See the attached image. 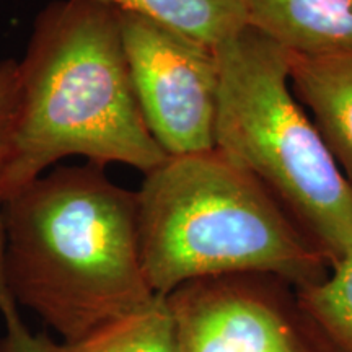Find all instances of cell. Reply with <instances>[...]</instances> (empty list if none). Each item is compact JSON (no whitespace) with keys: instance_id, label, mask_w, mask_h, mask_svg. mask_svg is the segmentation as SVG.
Segmentation results:
<instances>
[{"instance_id":"obj_10","label":"cell","mask_w":352,"mask_h":352,"mask_svg":"<svg viewBox=\"0 0 352 352\" xmlns=\"http://www.w3.org/2000/svg\"><path fill=\"white\" fill-rule=\"evenodd\" d=\"M217 50L246 30L241 0H96Z\"/></svg>"},{"instance_id":"obj_7","label":"cell","mask_w":352,"mask_h":352,"mask_svg":"<svg viewBox=\"0 0 352 352\" xmlns=\"http://www.w3.org/2000/svg\"><path fill=\"white\" fill-rule=\"evenodd\" d=\"M246 28L289 54L352 51V0H241Z\"/></svg>"},{"instance_id":"obj_12","label":"cell","mask_w":352,"mask_h":352,"mask_svg":"<svg viewBox=\"0 0 352 352\" xmlns=\"http://www.w3.org/2000/svg\"><path fill=\"white\" fill-rule=\"evenodd\" d=\"M20 98V64L6 60L0 64V158L10 134Z\"/></svg>"},{"instance_id":"obj_5","label":"cell","mask_w":352,"mask_h":352,"mask_svg":"<svg viewBox=\"0 0 352 352\" xmlns=\"http://www.w3.org/2000/svg\"><path fill=\"white\" fill-rule=\"evenodd\" d=\"M118 15L132 88L153 139L168 157L214 151L217 52L135 13Z\"/></svg>"},{"instance_id":"obj_8","label":"cell","mask_w":352,"mask_h":352,"mask_svg":"<svg viewBox=\"0 0 352 352\" xmlns=\"http://www.w3.org/2000/svg\"><path fill=\"white\" fill-rule=\"evenodd\" d=\"M289 82L338 166L352 184V51L289 54Z\"/></svg>"},{"instance_id":"obj_9","label":"cell","mask_w":352,"mask_h":352,"mask_svg":"<svg viewBox=\"0 0 352 352\" xmlns=\"http://www.w3.org/2000/svg\"><path fill=\"white\" fill-rule=\"evenodd\" d=\"M41 352H182L165 296L77 341L38 336Z\"/></svg>"},{"instance_id":"obj_4","label":"cell","mask_w":352,"mask_h":352,"mask_svg":"<svg viewBox=\"0 0 352 352\" xmlns=\"http://www.w3.org/2000/svg\"><path fill=\"white\" fill-rule=\"evenodd\" d=\"M215 52V151L261 183L333 267L352 254V184L290 88L287 52L248 28Z\"/></svg>"},{"instance_id":"obj_2","label":"cell","mask_w":352,"mask_h":352,"mask_svg":"<svg viewBox=\"0 0 352 352\" xmlns=\"http://www.w3.org/2000/svg\"><path fill=\"white\" fill-rule=\"evenodd\" d=\"M20 64V98L0 158V201L70 155L145 175L168 158L145 124L116 8L59 0L39 13Z\"/></svg>"},{"instance_id":"obj_13","label":"cell","mask_w":352,"mask_h":352,"mask_svg":"<svg viewBox=\"0 0 352 352\" xmlns=\"http://www.w3.org/2000/svg\"><path fill=\"white\" fill-rule=\"evenodd\" d=\"M0 352H41V347L36 334L30 333L23 323H16L7 328L0 341Z\"/></svg>"},{"instance_id":"obj_3","label":"cell","mask_w":352,"mask_h":352,"mask_svg":"<svg viewBox=\"0 0 352 352\" xmlns=\"http://www.w3.org/2000/svg\"><path fill=\"white\" fill-rule=\"evenodd\" d=\"M135 195L140 256L157 296L227 274H267L300 289L331 270L266 188L215 148L168 157Z\"/></svg>"},{"instance_id":"obj_1","label":"cell","mask_w":352,"mask_h":352,"mask_svg":"<svg viewBox=\"0 0 352 352\" xmlns=\"http://www.w3.org/2000/svg\"><path fill=\"white\" fill-rule=\"evenodd\" d=\"M3 272L16 305L77 341L153 300L138 195L100 166H63L0 201Z\"/></svg>"},{"instance_id":"obj_11","label":"cell","mask_w":352,"mask_h":352,"mask_svg":"<svg viewBox=\"0 0 352 352\" xmlns=\"http://www.w3.org/2000/svg\"><path fill=\"white\" fill-rule=\"evenodd\" d=\"M297 300L331 352H352V254L316 284L296 289Z\"/></svg>"},{"instance_id":"obj_6","label":"cell","mask_w":352,"mask_h":352,"mask_svg":"<svg viewBox=\"0 0 352 352\" xmlns=\"http://www.w3.org/2000/svg\"><path fill=\"white\" fill-rule=\"evenodd\" d=\"M165 297L182 352H331L279 277H204Z\"/></svg>"}]
</instances>
